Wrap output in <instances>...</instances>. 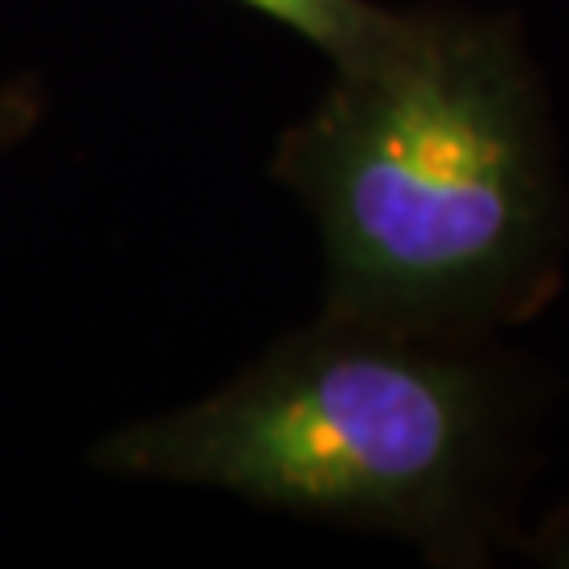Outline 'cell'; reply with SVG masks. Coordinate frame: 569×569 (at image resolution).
I'll use <instances>...</instances> for the list:
<instances>
[{
    "label": "cell",
    "instance_id": "obj_2",
    "mask_svg": "<svg viewBox=\"0 0 569 569\" xmlns=\"http://www.w3.org/2000/svg\"><path fill=\"white\" fill-rule=\"evenodd\" d=\"M549 401V376L498 338H418L317 312L220 388L102 435L89 468L216 489L472 569L519 549Z\"/></svg>",
    "mask_w": 569,
    "mask_h": 569
},
{
    "label": "cell",
    "instance_id": "obj_1",
    "mask_svg": "<svg viewBox=\"0 0 569 569\" xmlns=\"http://www.w3.org/2000/svg\"><path fill=\"white\" fill-rule=\"evenodd\" d=\"M321 241V317L481 342L557 300L569 178L510 9L413 4L270 152Z\"/></svg>",
    "mask_w": 569,
    "mask_h": 569
},
{
    "label": "cell",
    "instance_id": "obj_5",
    "mask_svg": "<svg viewBox=\"0 0 569 569\" xmlns=\"http://www.w3.org/2000/svg\"><path fill=\"white\" fill-rule=\"evenodd\" d=\"M515 552H519V557L528 552L531 561H540V566L569 569V498L552 510L545 523H536L531 531H523Z\"/></svg>",
    "mask_w": 569,
    "mask_h": 569
},
{
    "label": "cell",
    "instance_id": "obj_3",
    "mask_svg": "<svg viewBox=\"0 0 569 569\" xmlns=\"http://www.w3.org/2000/svg\"><path fill=\"white\" fill-rule=\"evenodd\" d=\"M232 4L291 30L312 51H321L329 68L367 56L401 13L397 4L380 0H232Z\"/></svg>",
    "mask_w": 569,
    "mask_h": 569
},
{
    "label": "cell",
    "instance_id": "obj_4",
    "mask_svg": "<svg viewBox=\"0 0 569 569\" xmlns=\"http://www.w3.org/2000/svg\"><path fill=\"white\" fill-rule=\"evenodd\" d=\"M47 106H51V93L39 77L21 72V77L0 81V157L21 148L39 131L42 119H47Z\"/></svg>",
    "mask_w": 569,
    "mask_h": 569
}]
</instances>
